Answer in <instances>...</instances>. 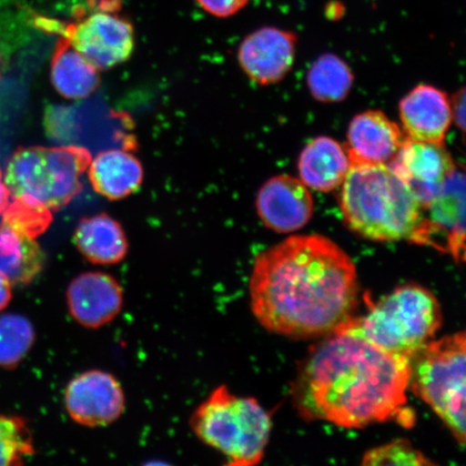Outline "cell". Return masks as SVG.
I'll return each instance as SVG.
<instances>
[{
    "label": "cell",
    "mask_w": 466,
    "mask_h": 466,
    "mask_svg": "<svg viewBox=\"0 0 466 466\" xmlns=\"http://www.w3.org/2000/svg\"><path fill=\"white\" fill-rule=\"evenodd\" d=\"M51 213L43 204L25 197H17L5 208L3 224L35 238L48 228Z\"/></svg>",
    "instance_id": "d4e9b609"
},
{
    "label": "cell",
    "mask_w": 466,
    "mask_h": 466,
    "mask_svg": "<svg viewBox=\"0 0 466 466\" xmlns=\"http://www.w3.org/2000/svg\"><path fill=\"white\" fill-rule=\"evenodd\" d=\"M407 137L444 143L452 121L451 105L444 92L432 86H418L400 103Z\"/></svg>",
    "instance_id": "2e32d148"
},
{
    "label": "cell",
    "mask_w": 466,
    "mask_h": 466,
    "mask_svg": "<svg viewBox=\"0 0 466 466\" xmlns=\"http://www.w3.org/2000/svg\"><path fill=\"white\" fill-rule=\"evenodd\" d=\"M74 243L86 260L96 265H116L124 260L129 244L121 225L107 214L81 219Z\"/></svg>",
    "instance_id": "d6986e66"
},
{
    "label": "cell",
    "mask_w": 466,
    "mask_h": 466,
    "mask_svg": "<svg viewBox=\"0 0 466 466\" xmlns=\"http://www.w3.org/2000/svg\"><path fill=\"white\" fill-rule=\"evenodd\" d=\"M441 322L435 295L420 285L407 284L382 297L364 317L350 319L339 330L362 337L388 353L410 359L432 340Z\"/></svg>",
    "instance_id": "277c9868"
},
{
    "label": "cell",
    "mask_w": 466,
    "mask_h": 466,
    "mask_svg": "<svg viewBox=\"0 0 466 466\" xmlns=\"http://www.w3.org/2000/svg\"><path fill=\"white\" fill-rule=\"evenodd\" d=\"M86 171L93 189L109 200L131 196L144 179L141 162L125 149L102 151L90 160Z\"/></svg>",
    "instance_id": "e0dca14e"
},
{
    "label": "cell",
    "mask_w": 466,
    "mask_h": 466,
    "mask_svg": "<svg viewBox=\"0 0 466 466\" xmlns=\"http://www.w3.org/2000/svg\"><path fill=\"white\" fill-rule=\"evenodd\" d=\"M249 296L255 318L271 333L300 339L329 336L354 318L357 267L329 238L290 237L258 256Z\"/></svg>",
    "instance_id": "6da1fadb"
},
{
    "label": "cell",
    "mask_w": 466,
    "mask_h": 466,
    "mask_svg": "<svg viewBox=\"0 0 466 466\" xmlns=\"http://www.w3.org/2000/svg\"><path fill=\"white\" fill-rule=\"evenodd\" d=\"M64 404L75 422L87 428H100L118 420L125 411L126 396L112 374L89 370L68 383Z\"/></svg>",
    "instance_id": "9c48e42d"
},
{
    "label": "cell",
    "mask_w": 466,
    "mask_h": 466,
    "mask_svg": "<svg viewBox=\"0 0 466 466\" xmlns=\"http://www.w3.org/2000/svg\"><path fill=\"white\" fill-rule=\"evenodd\" d=\"M363 465H433L406 440H396L386 445L372 448L363 457Z\"/></svg>",
    "instance_id": "484cf974"
},
{
    "label": "cell",
    "mask_w": 466,
    "mask_h": 466,
    "mask_svg": "<svg viewBox=\"0 0 466 466\" xmlns=\"http://www.w3.org/2000/svg\"><path fill=\"white\" fill-rule=\"evenodd\" d=\"M201 9L213 16L229 17L241 11L249 0H195Z\"/></svg>",
    "instance_id": "4316f807"
},
{
    "label": "cell",
    "mask_w": 466,
    "mask_h": 466,
    "mask_svg": "<svg viewBox=\"0 0 466 466\" xmlns=\"http://www.w3.org/2000/svg\"><path fill=\"white\" fill-rule=\"evenodd\" d=\"M428 246L451 255L457 264L465 259V177L454 170L436 196L424 207Z\"/></svg>",
    "instance_id": "30bf717a"
},
{
    "label": "cell",
    "mask_w": 466,
    "mask_h": 466,
    "mask_svg": "<svg viewBox=\"0 0 466 466\" xmlns=\"http://www.w3.org/2000/svg\"><path fill=\"white\" fill-rule=\"evenodd\" d=\"M406 137L405 132L381 112L369 110L355 116L348 130L350 163L389 165Z\"/></svg>",
    "instance_id": "9a60e30c"
},
{
    "label": "cell",
    "mask_w": 466,
    "mask_h": 466,
    "mask_svg": "<svg viewBox=\"0 0 466 466\" xmlns=\"http://www.w3.org/2000/svg\"><path fill=\"white\" fill-rule=\"evenodd\" d=\"M11 287H13V285L0 273V311L4 310V309L9 305L11 297H13Z\"/></svg>",
    "instance_id": "f1b7e54d"
},
{
    "label": "cell",
    "mask_w": 466,
    "mask_h": 466,
    "mask_svg": "<svg viewBox=\"0 0 466 466\" xmlns=\"http://www.w3.org/2000/svg\"><path fill=\"white\" fill-rule=\"evenodd\" d=\"M35 453L25 419L0 415V466L25 464Z\"/></svg>",
    "instance_id": "cb8c5ba5"
},
{
    "label": "cell",
    "mask_w": 466,
    "mask_h": 466,
    "mask_svg": "<svg viewBox=\"0 0 466 466\" xmlns=\"http://www.w3.org/2000/svg\"><path fill=\"white\" fill-rule=\"evenodd\" d=\"M66 299L76 322L86 329H100L120 313L124 291L107 273L86 272L69 284Z\"/></svg>",
    "instance_id": "5bb4252c"
},
{
    "label": "cell",
    "mask_w": 466,
    "mask_h": 466,
    "mask_svg": "<svg viewBox=\"0 0 466 466\" xmlns=\"http://www.w3.org/2000/svg\"><path fill=\"white\" fill-rule=\"evenodd\" d=\"M256 204L262 223L279 233L301 229L311 219L314 209L307 186L289 175L268 180L259 190Z\"/></svg>",
    "instance_id": "4fadbf2b"
},
{
    "label": "cell",
    "mask_w": 466,
    "mask_h": 466,
    "mask_svg": "<svg viewBox=\"0 0 466 466\" xmlns=\"http://www.w3.org/2000/svg\"><path fill=\"white\" fill-rule=\"evenodd\" d=\"M90 160L89 151L76 146L20 148L11 157L4 182L10 196L56 211L78 196Z\"/></svg>",
    "instance_id": "52a82bcc"
},
{
    "label": "cell",
    "mask_w": 466,
    "mask_h": 466,
    "mask_svg": "<svg viewBox=\"0 0 466 466\" xmlns=\"http://www.w3.org/2000/svg\"><path fill=\"white\" fill-rule=\"evenodd\" d=\"M451 114L452 120L456 121L460 130L465 129V90H460L456 96H453L451 102Z\"/></svg>",
    "instance_id": "83f0119b"
},
{
    "label": "cell",
    "mask_w": 466,
    "mask_h": 466,
    "mask_svg": "<svg viewBox=\"0 0 466 466\" xmlns=\"http://www.w3.org/2000/svg\"><path fill=\"white\" fill-rule=\"evenodd\" d=\"M350 166L347 150L333 138L320 137L302 150L299 171L301 182L308 188L329 192L340 187Z\"/></svg>",
    "instance_id": "ac0fdd59"
},
{
    "label": "cell",
    "mask_w": 466,
    "mask_h": 466,
    "mask_svg": "<svg viewBox=\"0 0 466 466\" xmlns=\"http://www.w3.org/2000/svg\"><path fill=\"white\" fill-rule=\"evenodd\" d=\"M190 427L204 444L227 459V465L253 466L265 456L272 421L253 398L220 386L192 413Z\"/></svg>",
    "instance_id": "5b68a950"
},
{
    "label": "cell",
    "mask_w": 466,
    "mask_h": 466,
    "mask_svg": "<svg viewBox=\"0 0 466 466\" xmlns=\"http://www.w3.org/2000/svg\"><path fill=\"white\" fill-rule=\"evenodd\" d=\"M353 74L345 62L334 55L318 58L308 73L311 95L323 103L345 100L353 85Z\"/></svg>",
    "instance_id": "7402d4cb"
},
{
    "label": "cell",
    "mask_w": 466,
    "mask_h": 466,
    "mask_svg": "<svg viewBox=\"0 0 466 466\" xmlns=\"http://www.w3.org/2000/svg\"><path fill=\"white\" fill-rule=\"evenodd\" d=\"M340 187L342 218L354 233L371 241L428 246L422 204L391 167L351 163Z\"/></svg>",
    "instance_id": "3957f363"
},
{
    "label": "cell",
    "mask_w": 466,
    "mask_h": 466,
    "mask_svg": "<svg viewBox=\"0 0 466 466\" xmlns=\"http://www.w3.org/2000/svg\"><path fill=\"white\" fill-rule=\"evenodd\" d=\"M121 0H87L64 23L62 36L98 71L129 60L136 46L132 23L121 14Z\"/></svg>",
    "instance_id": "ba28073f"
},
{
    "label": "cell",
    "mask_w": 466,
    "mask_h": 466,
    "mask_svg": "<svg viewBox=\"0 0 466 466\" xmlns=\"http://www.w3.org/2000/svg\"><path fill=\"white\" fill-rule=\"evenodd\" d=\"M464 331L431 340L410 358V388L447 425L460 445L465 444Z\"/></svg>",
    "instance_id": "8992f818"
},
{
    "label": "cell",
    "mask_w": 466,
    "mask_h": 466,
    "mask_svg": "<svg viewBox=\"0 0 466 466\" xmlns=\"http://www.w3.org/2000/svg\"><path fill=\"white\" fill-rule=\"evenodd\" d=\"M294 33L277 27H262L243 40L238 58L248 77L262 86L281 81L295 61Z\"/></svg>",
    "instance_id": "7c38bea8"
},
{
    "label": "cell",
    "mask_w": 466,
    "mask_h": 466,
    "mask_svg": "<svg viewBox=\"0 0 466 466\" xmlns=\"http://www.w3.org/2000/svg\"><path fill=\"white\" fill-rule=\"evenodd\" d=\"M0 62H2V56H0Z\"/></svg>",
    "instance_id": "4dcf8cb0"
},
{
    "label": "cell",
    "mask_w": 466,
    "mask_h": 466,
    "mask_svg": "<svg viewBox=\"0 0 466 466\" xmlns=\"http://www.w3.org/2000/svg\"><path fill=\"white\" fill-rule=\"evenodd\" d=\"M328 337L308 355L294 382V404L301 417L347 429L394 419L410 427V359L349 331Z\"/></svg>",
    "instance_id": "7a4b0ae2"
},
{
    "label": "cell",
    "mask_w": 466,
    "mask_h": 466,
    "mask_svg": "<svg viewBox=\"0 0 466 466\" xmlns=\"http://www.w3.org/2000/svg\"><path fill=\"white\" fill-rule=\"evenodd\" d=\"M45 256L34 238L0 226V273L11 285H27L44 268Z\"/></svg>",
    "instance_id": "44dd1931"
},
{
    "label": "cell",
    "mask_w": 466,
    "mask_h": 466,
    "mask_svg": "<svg viewBox=\"0 0 466 466\" xmlns=\"http://www.w3.org/2000/svg\"><path fill=\"white\" fill-rule=\"evenodd\" d=\"M9 197V190L7 187H5V182L3 180L2 170H0V214H3L5 208L8 207Z\"/></svg>",
    "instance_id": "f546056e"
},
{
    "label": "cell",
    "mask_w": 466,
    "mask_h": 466,
    "mask_svg": "<svg viewBox=\"0 0 466 466\" xmlns=\"http://www.w3.org/2000/svg\"><path fill=\"white\" fill-rule=\"evenodd\" d=\"M34 341V326L25 317L14 313L0 317V366L14 369L20 364Z\"/></svg>",
    "instance_id": "603a6c76"
},
{
    "label": "cell",
    "mask_w": 466,
    "mask_h": 466,
    "mask_svg": "<svg viewBox=\"0 0 466 466\" xmlns=\"http://www.w3.org/2000/svg\"><path fill=\"white\" fill-rule=\"evenodd\" d=\"M51 80L60 95L71 100L90 96L100 84L98 69L60 36L51 63Z\"/></svg>",
    "instance_id": "ffe728a7"
},
{
    "label": "cell",
    "mask_w": 466,
    "mask_h": 466,
    "mask_svg": "<svg viewBox=\"0 0 466 466\" xmlns=\"http://www.w3.org/2000/svg\"><path fill=\"white\" fill-rule=\"evenodd\" d=\"M390 167L410 186L424 208L433 199L456 165L444 143L406 137Z\"/></svg>",
    "instance_id": "8fae6325"
}]
</instances>
